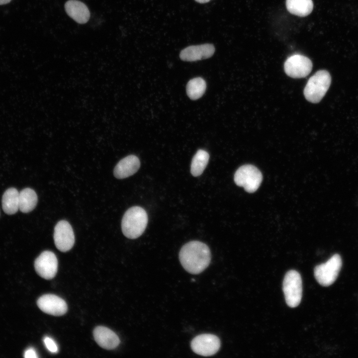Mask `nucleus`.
<instances>
[{
	"label": "nucleus",
	"instance_id": "obj_24",
	"mask_svg": "<svg viewBox=\"0 0 358 358\" xmlns=\"http://www.w3.org/2000/svg\"><path fill=\"white\" fill-rule=\"evenodd\" d=\"M197 2L200 3H205L209 1L210 0H195Z\"/></svg>",
	"mask_w": 358,
	"mask_h": 358
},
{
	"label": "nucleus",
	"instance_id": "obj_15",
	"mask_svg": "<svg viewBox=\"0 0 358 358\" xmlns=\"http://www.w3.org/2000/svg\"><path fill=\"white\" fill-rule=\"evenodd\" d=\"M67 14L80 24L87 23L90 17V12L86 4L78 0H69L64 5Z\"/></svg>",
	"mask_w": 358,
	"mask_h": 358
},
{
	"label": "nucleus",
	"instance_id": "obj_9",
	"mask_svg": "<svg viewBox=\"0 0 358 358\" xmlns=\"http://www.w3.org/2000/svg\"><path fill=\"white\" fill-rule=\"evenodd\" d=\"M54 240L56 248L66 252L72 249L75 243V235L72 226L65 220H61L56 225Z\"/></svg>",
	"mask_w": 358,
	"mask_h": 358
},
{
	"label": "nucleus",
	"instance_id": "obj_21",
	"mask_svg": "<svg viewBox=\"0 0 358 358\" xmlns=\"http://www.w3.org/2000/svg\"><path fill=\"white\" fill-rule=\"evenodd\" d=\"M43 341L46 347L50 352L53 353L58 352L57 345L52 339L49 337H45Z\"/></svg>",
	"mask_w": 358,
	"mask_h": 358
},
{
	"label": "nucleus",
	"instance_id": "obj_12",
	"mask_svg": "<svg viewBox=\"0 0 358 358\" xmlns=\"http://www.w3.org/2000/svg\"><path fill=\"white\" fill-rule=\"evenodd\" d=\"M214 52L215 47L212 44L191 45L181 50L179 57L184 61H196L211 57Z\"/></svg>",
	"mask_w": 358,
	"mask_h": 358
},
{
	"label": "nucleus",
	"instance_id": "obj_20",
	"mask_svg": "<svg viewBox=\"0 0 358 358\" xmlns=\"http://www.w3.org/2000/svg\"><path fill=\"white\" fill-rule=\"evenodd\" d=\"M206 88V82L202 78L197 77L190 80L186 85V93L192 100H196L204 93Z\"/></svg>",
	"mask_w": 358,
	"mask_h": 358
},
{
	"label": "nucleus",
	"instance_id": "obj_17",
	"mask_svg": "<svg viewBox=\"0 0 358 358\" xmlns=\"http://www.w3.org/2000/svg\"><path fill=\"white\" fill-rule=\"evenodd\" d=\"M286 6L290 13L304 17L312 12L313 3L312 0H286Z\"/></svg>",
	"mask_w": 358,
	"mask_h": 358
},
{
	"label": "nucleus",
	"instance_id": "obj_3",
	"mask_svg": "<svg viewBox=\"0 0 358 358\" xmlns=\"http://www.w3.org/2000/svg\"><path fill=\"white\" fill-rule=\"evenodd\" d=\"M331 83V77L326 70H320L308 80L304 89L305 98L312 103H318L324 96Z\"/></svg>",
	"mask_w": 358,
	"mask_h": 358
},
{
	"label": "nucleus",
	"instance_id": "obj_4",
	"mask_svg": "<svg viewBox=\"0 0 358 358\" xmlns=\"http://www.w3.org/2000/svg\"><path fill=\"white\" fill-rule=\"evenodd\" d=\"M283 291L288 306L293 308L299 304L302 298V286L299 272L295 270L287 272L283 281Z\"/></svg>",
	"mask_w": 358,
	"mask_h": 358
},
{
	"label": "nucleus",
	"instance_id": "obj_7",
	"mask_svg": "<svg viewBox=\"0 0 358 358\" xmlns=\"http://www.w3.org/2000/svg\"><path fill=\"white\" fill-rule=\"evenodd\" d=\"M312 61L301 54L289 57L284 64L285 73L293 78H302L308 76L312 69Z\"/></svg>",
	"mask_w": 358,
	"mask_h": 358
},
{
	"label": "nucleus",
	"instance_id": "obj_13",
	"mask_svg": "<svg viewBox=\"0 0 358 358\" xmlns=\"http://www.w3.org/2000/svg\"><path fill=\"white\" fill-rule=\"evenodd\" d=\"M93 335L97 344L104 349H114L120 343L118 336L112 330L104 326L96 327L93 331Z\"/></svg>",
	"mask_w": 358,
	"mask_h": 358
},
{
	"label": "nucleus",
	"instance_id": "obj_22",
	"mask_svg": "<svg viewBox=\"0 0 358 358\" xmlns=\"http://www.w3.org/2000/svg\"><path fill=\"white\" fill-rule=\"evenodd\" d=\"M24 357L26 358H36L38 357L34 349L31 348L28 349L24 352Z\"/></svg>",
	"mask_w": 358,
	"mask_h": 358
},
{
	"label": "nucleus",
	"instance_id": "obj_16",
	"mask_svg": "<svg viewBox=\"0 0 358 358\" xmlns=\"http://www.w3.org/2000/svg\"><path fill=\"white\" fill-rule=\"evenodd\" d=\"M19 193L13 187L7 189L2 197V207L4 212L9 215L17 212L19 209Z\"/></svg>",
	"mask_w": 358,
	"mask_h": 358
},
{
	"label": "nucleus",
	"instance_id": "obj_23",
	"mask_svg": "<svg viewBox=\"0 0 358 358\" xmlns=\"http://www.w3.org/2000/svg\"><path fill=\"white\" fill-rule=\"evenodd\" d=\"M10 1L11 0H0V5L7 3Z\"/></svg>",
	"mask_w": 358,
	"mask_h": 358
},
{
	"label": "nucleus",
	"instance_id": "obj_10",
	"mask_svg": "<svg viewBox=\"0 0 358 358\" xmlns=\"http://www.w3.org/2000/svg\"><path fill=\"white\" fill-rule=\"evenodd\" d=\"M34 268L38 274L46 279L55 277L58 269V260L54 253L43 252L35 260Z\"/></svg>",
	"mask_w": 358,
	"mask_h": 358
},
{
	"label": "nucleus",
	"instance_id": "obj_19",
	"mask_svg": "<svg viewBox=\"0 0 358 358\" xmlns=\"http://www.w3.org/2000/svg\"><path fill=\"white\" fill-rule=\"evenodd\" d=\"M209 159V155L206 151L200 149L193 156L190 166V172L194 177L202 174Z\"/></svg>",
	"mask_w": 358,
	"mask_h": 358
},
{
	"label": "nucleus",
	"instance_id": "obj_1",
	"mask_svg": "<svg viewBox=\"0 0 358 358\" xmlns=\"http://www.w3.org/2000/svg\"><path fill=\"white\" fill-rule=\"evenodd\" d=\"M179 259L183 268L192 274H198L209 265L210 251L204 243L192 241L184 244L179 253Z\"/></svg>",
	"mask_w": 358,
	"mask_h": 358
},
{
	"label": "nucleus",
	"instance_id": "obj_5",
	"mask_svg": "<svg viewBox=\"0 0 358 358\" xmlns=\"http://www.w3.org/2000/svg\"><path fill=\"white\" fill-rule=\"evenodd\" d=\"M342 262L339 254L333 255L326 263L317 266L314 268V276L321 285L328 286L337 279L341 268Z\"/></svg>",
	"mask_w": 358,
	"mask_h": 358
},
{
	"label": "nucleus",
	"instance_id": "obj_2",
	"mask_svg": "<svg viewBox=\"0 0 358 358\" xmlns=\"http://www.w3.org/2000/svg\"><path fill=\"white\" fill-rule=\"evenodd\" d=\"M146 211L140 206H133L124 213L121 222L122 231L127 238L136 239L144 232L148 224Z\"/></svg>",
	"mask_w": 358,
	"mask_h": 358
},
{
	"label": "nucleus",
	"instance_id": "obj_11",
	"mask_svg": "<svg viewBox=\"0 0 358 358\" xmlns=\"http://www.w3.org/2000/svg\"><path fill=\"white\" fill-rule=\"evenodd\" d=\"M38 307L44 313L56 316L65 314L67 311V305L64 300L51 294L40 297L37 301Z\"/></svg>",
	"mask_w": 358,
	"mask_h": 358
},
{
	"label": "nucleus",
	"instance_id": "obj_8",
	"mask_svg": "<svg viewBox=\"0 0 358 358\" xmlns=\"http://www.w3.org/2000/svg\"><path fill=\"white\" fill-rule=\"evenodd\" d=\"M220 347L218 337L211 334H203L194 338L191 342V348L196 354L211 356L215 354Z\"/></svg>",
	"mask_w": 358,
	"mask_h": 358
},
{
	"label": "nucleus",
	"instance_id": "obj_18",
	"mask_svg": "<svg viewBox=\"0 0 358 358\" xmlns=\"http://www.w3.org/2000/svg\"><path fill=\"white\" fill-rule=\"evenodd\" d=\"M37 195L34 190L25 188L19 193V209L23 213L33 210L37 203Z\"/></svg>",
	"mask_w": 358,
	"mask_h": 358
},
{
	"label": "nucleus",
	"instance_id": "obj_6",
	"mask_svg": "<svg viewBox=\"0 0 358 358\" xmlns=\"http://www.w3.org/2000/svg\"><path fill=\"white\" fill-rule=\"evenodd\" d=\"M263 179L260 170L252 165H245L240 167L234 175V181L240 186L250 193L256 191L259 187Z\"/></svg>",
	"mask_w": 358,
	"mask_h": 358
},
{
	"label": "nucleus",
	"instance_id": "obj_14",
	"mask_svg": "<svg viewBox=\"0 0 358 358\" xmlns=\"http://www.w3.org/2000/svg\"><path fill=\"white\" fill-rule=\"evenodd\" d=\"M140 166L139 158L130 155L121 159L114 168L113 174L119 179L128 178L137 172Z\"/></svg>",
	"mask_w": 358,
	"mask_h": 358
}]
</instances>
